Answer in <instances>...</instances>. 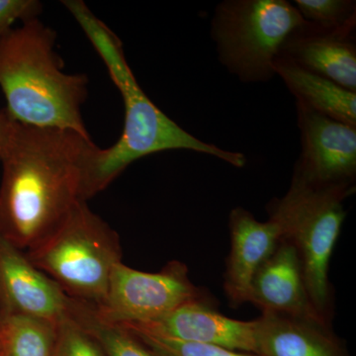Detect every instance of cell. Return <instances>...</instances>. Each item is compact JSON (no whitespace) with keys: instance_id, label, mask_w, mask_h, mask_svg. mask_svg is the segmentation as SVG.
<instances>
[{"instance_id":"ba28073f","label":"cell","mask_w":356,"mask_h":356,"mask_svg":"<svg viewBox=\"0 0 356 356\" xmlns=\"http://www.w3.org/2000/svg\"><path fill=\"white\" fill-rule=\"evenodd\" d=\"M302 152L292 179L312 186H355L356 127L296 102Z\"/></svg>"},{"instance_id":"2e32d148","label":"cell","mask_w":356,"mask_h":356,"mask_svg":"<svg viewBox=\"0 0 356 356\" xmlns=\"http://www.w3.org/2000/svg\"><path fill=\"white\" fill-rule=\"evenodd\" d=\"M57 325L40 318H0L3 356H53Z\"/></svg>"},{"instance_id":"9c48e42d","label":"cell","mask_w":356,"mask_h":356,"mask_svg":"<svg viewBox=\"0 0 356 356\" xmlns=\"http://www.w3.org/2000/svg\"><path fill=\"white\" fill-rule=\"evenodd\" d=\"M74 303L24 250L0 235V318L25 316L58 325L70 317Z\"/></svg>"},{"instance_id":"4fadbf2b","label":"cell","mask_w":356,"mask_h":356,"mask_svg":"<svg viewBox=\"0 0 356 356\" xmlns=\"http://www.w3.org/2000/svg\"><path fill=\"white\" fill-rule=\"evenodd\" d=\"M353 31H330L307 22L290 35L280 56L356 92V49Z\"/></svg>"},{"instance_id":"44dd1931","label":"cell","mask_w":356,"mask_h":356,"mask_svg":"<svg viewBox=\"0 0 356 356\" xmlns=\"http://www.w3.org/2000/svg\"><path fill=\"white\" fill-rule=\"evenodd\" d=\"M41 2L36 0H0V35L10 30L16 21L38 18Z\"/></svg>"},{"instance_id":"5b68a950","label":"cell","mask_w":356,"mask_h":356,"mask_svg":"<svg viewBox=\"0 0 356 356\" xmlns=\"http://www.w3.org/2000/svg\"><path fill=\"white\" fill-rule=\"evenodd\" d=\"M37 268L70 297L93 307L102 304L110 276L122 262L118 234L81 201L64 221L27 250Z\"/></svg>"},{"instance_id":"30bf717a","label":"cell","mask_w":356,"mask_h":356,"mask_svg":"<svg viewBox=\"0 0 356 356\" xmlns=\"http://www.w3.org/2000/svg\"><path fill=\"white\" fill-rule=\"evenodd\" d=\"M123 327L135 334L257 353L255 320L226 317L216 311L208 297L186 302L154 322Z\"/></svg>"},{"instance_id":"8992f818","label":"cell","mask_w":356,"mask_h":356,"mask_svg":"<svg viewBox=\"0 0 356 356\" xmlns=\"http://www.w3.org/2000/svg\"><path fill=\"white\" fill-rule=\"evenodd\" d=\"M307 24L285 0H228L219 4L212 37L222 65L243 83L275 76L274 62L290 35Z\"/></svg>"},{"instance_id":"ac0fdd59","label":"cell","mask_w":356,"mask_h":356,"mask_svg":"<svg viewBox=\"0 0 356 356\" xmlns=\"http://www.w3.org/2000/svg\"><path fill=\"white\" fill-rule=\"evenodd\" d=\"M303 19L321 29L355 30V1L350 0H296Z\"/></svg>"},{"instance_id":"7402d4cb","label":"cell","mask_w":356,"mask_h":356,"mask_svg":"<svg viewBox=\"0 0 356 356\" xmlns=\"http://www.w3.org/2000/svg\"><path fill=\"white\" fill-rule=\"evenodd\" d=\"M18 122L14 120L6 108L0 110V159L13 143Z\"/></svg>"},{"instance_id":"6da1fadb","label":"cell","mask_w":356,"mask_h":356,"mask_svg":"<svg viewBox=\"0 0 356 356\" xmlns=\"http://www.w3.org/2000/svg\"><path fill=\"white\" fill-rule=\"evenodd\" d=\"M96 147L72 130L18 123L0 159V235L22 250L50 235L83 201L84 173Z\"/></svg>"},{"instance_id":"603a6c76","label":"cell","mask_w":356,"mask_h":356,"mask_svg":"<svg viewBox=\"0 0 356 356\" xmlns=\"http://www.w3.org/2000/svg\"><path fill=\"white\" fill-rule=\"evenodd\" d=\"M2 353V344H1V339H0V355H1Z\"/></svg>"},{"instance_id":"52a82bcc","label":"cell","mask_w":356,"mask_h":356,"mask_svg":"<svg viewBox=\"0 0 356 356\" xmlns=\"http://www.w3.org/2000/svg\"><path fill=\"white\" fill-rule=\"evenodd\" d=\"M206 297L192 283L188 268L178 261L168 262L159 273H149L117 264L100 305L98 317L110 324L140 325L165 317L191 300Z\"/></svg>"},{"instance_id":"5bb4252c","label":"cell","mask_w":356,"mask_h":356,"mask_svg":"<svg viewBox=\"0 0 356 356\" xmlns=\"http://www.w3.org/2000/svg\"><path fill=\"white\" fill-rule=\"evenodd\" d=\"M257 353L262 356H350L332 325L264 312L255 320Z\"/></svg>"},{"instance_id":"277c9868","label":"cell","mask_w":356,"mask_h":356,"mask_svg":"<svg viewBox=\"0 0 356 356\" xmlns=\"http://www.w3.org/2000/svg\"><path fill=\"white\" fill-rule=\"evenodd\" d=\"M355 186H312L292 179L287 193L269 204V218L298 252L307 290L320 317L332 325L334 290L330 261L346 219L343 202Z\"/></svg>"},{"instance_id":"8fae6325","label":"cell","mask_w":356,"mask_h":356,"mask_svg":"<svg viewBox=\"0 0 356 356\" xmlns=\"http://www.w3.org/2000/svg\"><path fill=\"white\" fill-rule=\"evenodd\" d=\"M248 303L257 307L261 313L269 312L329 325L312 304L296 248L284 238H281L273 254L254 273Z\"/></svg>"},{"instance_id":"3957f363","label":"cell","mask_w":356,"mask_h":356,"mask_svg":"<svg viewBox=\"0 0 356 356\" xmlns=\"http://www.w3.org/2000/svg\"><path fill=\"white\" fill-rule=\"evenodd\" d=\"M57 35L38 18L0 35V88L9 115L24 125L72 130L90 138L81 115L88 77L65 74Z\"/></svg>"},{"instance_id":"9a60e30c","label":"cell","mask_w":356,"mask_h":356,"mask_svg":"<svg viewBox=\"0 0 356 356\" xmlns=\"http://www.w3.org/2000/svg\"><path fill=\"white\" fill-rule=\"evenodd\" d=\"M273 67L275 74L283 79L295 95L296 102L317 113L356 127V92L281 56L276 58Z\"/></svg>"},{"instance_id":"ffe728a7","label":"cell","mask_w":356,"mask_h":356,"mask_svg":"<svg viewBox=\"0 0 356 356\" xmlns=\"http://www.w3.org/2000/svg\"><path fill=\"white\" fill-rule=\"evenodd\" d=\"M133 334L149 350L158 356H262L257 353L229 350L221 346L184 343V341H175V339L149 336V334H135V332Z\"/></svg>"},{"instance_id":"d6986e66","label":"cell","mask_w":356,"mask_h":356,"mask_svg":"<svg viewBox=\"0 0 356 356\" xmlns=\"http://www.w3.org/2000/svg\"><path fill=\"white\" fill-rule=\"evenodd\" d=\"M53 356H105L97 341L72 318L57 325Z\"/></svg>"},{"instance_id":"cb8c5ba5","label":"cell","mask_w":356,"mask_h":356,"mask_svg":"<svg viewBox=\"0 0 356 356\" xmlns=\"http://www.w3.org/2000/svg\"><path fill=\"white\" fill-rule=\"evenodd\" d=\"M0 356H3V355H2V353H1V355H0Z\"/></svg>"},{"instance_id":"e0dca14e","label":"cell","mask_w":356,"mask_h":356,"mask_svg":"<svg viewBox=\"0 0 356 356\" xmlns=\"http://www.w3.org/2000/svg\"><path fill=\"white\" fill-rule=\"evenodd\" d=\"M70 318L92 336L105 356H158L133 332L98 317L90 304L74 299Z\"/></svg>"},{"instance_id":"7a4b0ae2","label":"cell","mask_w":356,"mask_h":356,"mask_svg":"<svg viewBox=\"0 0 356 356\" xmlns=\"http://www.w3.org/2000/svg\"><path fill=\"white\" fill-rule=\"evenodd\" d=\"M63 3L102 58L125 106L120 139L108 149L96 147L91 154L81 188L83 201L106 189L134 161L159 152L188 149L215 156L235 168L245 166L247 159L243 154L197 139L154 105L129 67L120 40L83 1L67 0Z\"/></svg>"},{"instance_id":"7c38bea8","label":"cell","mask_w":356,"mask_h":356,"mask_svg":"<svg viewBox=\"0 0 356 356\" xmlns=\"http://www.w3.org/2000/svg\"><path fill=\"white\" fill-rule=\"evenodd\" d=\"M231 248L224 273V291L233 308L248 303L254 273L282 238L278 222L255 219L250 211L236 207L229 217Z\"/></svg>"}]
</instances>
